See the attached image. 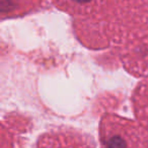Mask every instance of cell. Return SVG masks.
<instances>
[{
	"label": "cell",
	"mask_w": 148,
	"mask_h": 148,
	"mask_svg": "<svg viewBox=\"0 0 148 148\" xmlns=\"http://www.w3.org/2000/svg\"><path fill=\"white\" fill-rule=\"evenodd\" d=\"M141 99H140V117L142 118L143 120H145L148 124V86L144 87L143 91L141 92Z\"/></svg>",
	"instance_id": "1"
},
{
	"label": "cell",
	"mask_w": 148,
	"mask_h": 148,
	"mask_svg": "<svg viewBox=\"0 0 148 148\" xmlns=\"http://www.w3.org/2000/svg\"><path fill=\"white\" fill-rule=\"evenodd\" d=\"M73 1H76V2H79V3H86L90 0H73Z\"/></svg>",
	"instance_id": "2"
}]
</instances>
